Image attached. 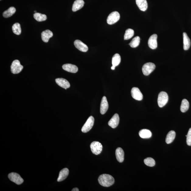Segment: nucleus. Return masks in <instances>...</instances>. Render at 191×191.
<instances>
[{
	"label": "nucleus",
	"instance_id": "obj_1",
	"mask_svg": "<svg viewBox=\"0 0 191 191\" xmlns=\"http://www.w3.org/2000/svg\"><path fill=\"white\" fill-rule=\"evenodd\" d=\"M99 183L104 187H109L114 183V178L108 174H103L99 176L98 179Z\"/></svg>",
	"mask_w": 191,
	"mask_h": 191
},
{
	"label": "nucleus",
	"instance_id": "obj_2",
	"mask_svg": "<svg viewBox=\"0 0 191 191\" xmlns=\"http://www.w3.org/2000/svg\"><path fill=\"white\" fill-rule=\"evenodd\" d=\"M168 97L167 93L162 92H160L158 95V105L160 108H162L165 105L168 101Z\"/></svg>",
	"mask_w": 191,
	"mask_h": 191
},
{
	"label": "nucleus",
	"instance_id": "obj_3",
	"mask_svg": "<svg viewBox=\"0 0 191 191\" xmlns=\"http://www.w3.org/2000/svg\"><path fill=\"white\" fill-rule=\"evenodd\" d=\"M91 151L96 155H99L102 150L103 147L99 142L94 141L90 144Z\"/></svg>",
	"mask_w": 191,
	"mask_h": 191
},
{
	"label": "nucleus",
	"instance_id": "obj_4",
	"mask_svg": "<svg viewBox=\"0 0 191 191\" xmlns=\"http://www.w3.org/2000/svg\"><path fill=\"white\" fill-rule=\"evenodd\" d=\"M95 119L94 117L91 116L89 117L86 122L85 123L82 129V131L83 133H86L90 131L92 129L94 123Z\"/></svg>",
	"mask_w": 191,
	"mask_h": 191
},
{
	"label": "nucleus",
	"instance_id": "obj_5",
	"mask_svg": "<svg viewBox=\"0 0 191 191\" xmlns=\"http://www.w3.org/2000/svg\"><path fill=\"white\" fill-rule=\"evenodd\" d=\"M155 65L153 63L149 62L143 65L142 68V72L145 75H148L155 70Z\"/></svg>",
	"mask_w": 191,
	"mask_h": 191
},
{
	"label": "nucleus",
	"instance_id": "obj_6",
	"mask_svg": "<svg viewBox=\"0 0 191 191\" xmlns=\"http://www.w3.org/2000/svg\"><path fill=\"white\" fill-rule=\"evenodd\" d=\"M23 68V66L20 64L18 60H15L12 62L11 66V70L14 74H16L21 72Z\"/></svg>",
	"mask_w": 191,
	"mask_h": 191
},
{
	"label": "nucleus",
	"instance_id": "obj_7",
	"mask_svg": "<svg viewBox=\"0 0 191 191\" xmlns=\"http://www.w3.org/2000/svg\"><path fill=\"white\" fill-rule=\"evenodd\" d=\"M120 15L117 12H114L110 13L107 19V23L109 25H113L116 23L120 19Z\"/></svg>",
	"mask_w": 191,
	"mask_h": 191
},
{
	"label": "nucleus",
	"instance_id": "obj_8",
	"mask_svg": "<svg viewBox=\"0 0 191 191\" xmlns=\"http://www.w3.org/2000/svg\"><path fill=\"white\" fill-rule=\"evenodd\" d=\"M9 179L11 181L14 182L17 185H20L23 182V180L20 175L17 173L15 172L10 173L8 176Z\"/></svg>",
	"mask_w": 191,
	"mask_h": 191
},
{
	"label": "nucleus",
	"instance_id": "obj_9",
	"mask_svg": "<svg viewBox=\"0 0 191 191\" xmlns=\"http://www.w3.org/2000/svg\"><path fill=\"white\" fill-rule=\"evenodd\" d=\"M132 96L134 99L138 101H141L143 98V95L139 89L137 88H132L131 91Z\"/></svg>",
	"mask_w": 191,
	"mask_h": 191
},
{
	"label": "nucleus",
	"instance_id": "obj_10",
	"mask_svg": "<svg viewBox=\"0 0 191 191\" xmlns=\"http://www.w3.org/2000/svg\"><path fill=\"white\" fill-rule=\"evenodd\" d=\"M157 35L154 34L150 36L148 41V45L149 47L152 49H155L158 47Z\"/></svg>",
	"mask_w": 191,
	"mask_h": 191
},
{
	"label": "nucleus",
	"instance_id": "obj_11",
	"mask_svg": "<svg viewBox=\"0 0 191 191\" xmlns=\"http://www.w3.org/2000/svg\"><path fill=\"white\" fill-rule=\"evenodd\" d=\"M119 123V117L118 114H115L108 122V124L113 129L116 128Z\"/></svg>",
	"mask_w": 191,
	"mask_h": 191
},
{
	"label": "nucleus",
	"instance_id": "obj_12",
	"mask_svg": "<svg viewBox=\"0 0 191 191\" xmlns=\"http://www.w3.org/2000/svg\"><path fill=\"white\" fill-rule=\"evenodd\" d=\"M74 45L75 47L81 51L86 52L88 51V46L81 41L79 40H75L74 42Z\"/></svg>",
	"mask_w": 191,
	"mask_h": 191
},
{
	"label": "nucleus",
	"instance_id": "obj_13",
	"mask_svg": "<svg viewBox=\"0 0 191 191\" xmlns=\"http://www.w3.org/2000/svg\"><path fill=\"white\" fill-rule=\"evenodd\" d=\"M108 107H109V106H108L107 98L106 96H103L102 99L101 103V113L102 114H105L107 112Z\"/></svg>",
	"mask_w": 191,
	"mask_h": 191
},
{
	"label": "nucleus",
	"instance_id": "obj_14",
	"mask_svg": "<svg viewBox=\"0 0 191 191\" xmlns=\"http://www.w3.org/2000/svg\"><path fill=\"white\" fill-rule=\"evenodd\" d=\"M62 68L64 70L72 73H77L78 70L76 66L71 64H64L63 65Z\"/></svg>",
	"mask_w": 191,
	"mask_h": 191
},
{
	"label": "nucleus",
	"instance_id": "obj_15",
	"mask_svg": "<svg viewBox=\"0 0 191 191\" xmlns=\"http://www.w3.org/2000/svg\"><path fill=\"white\" fill-rule=\"evenodd\" d=\"M55 81L56 83L58 85L65 89H67L70 87V83L67 80L64 79L60 78L56 79Z\"/></svg>",
	"mask_w": 191,
	"mask_h": 191
},
{
	"label": "nucleus",
	"instance_id": "obj_16",
	"mask_svg": "<svg viewBox=\"0 0 191 191\" xmlns=\"http://www.w3.org/2000/svg\"><path fill=\"white\" fill-rule=\"evenodd\" d=\"M53 32L48 30L43 32L41 34L42 40L45 43L48 42L50 38L53 37Z\"/></svg>",
	"mask_w": 191,
	"mask_h": 191
},
{
	"label": "nucleus",
	"instance_id": "obj_17",
	"mask_svg": "<svg viewBox=\"0 0 191 191\" xmlns=\"http://www.w3.org/2000/svg\"><path fill=\"white\" fill-rule=\"evenodd\" d=\"M116 155L117 160L119 162H122L124 159V152L121 148H118L116 150Z\"/></svg>",
	"mask_w": 191,
	"mask_h": 191
},
{
	"label": "nucleus",
	"instance_id": "obj_18",
	"mask_svg": "<svg viewBox=\"0 0 191 191\" xmlns=\"http://www.w3.org/2000/svg\"><path fill=\"white\" fill-rule=\"evenodd\" d=\"M84 2L83 0H76L73 4L72 10L73 12H75L81 9L83 7Z\"/></svg>",
	"mask_w": 191,
	"mask_h": 191
},
{
	"label": "nucleus",
	"instance_id": "obj_19",
	"mask_svg": "<svg viewBox=\"0 0 191 191\" xmlns=\"http://www.w3.org/2000/svg\"><path fill=\"white\" fill-rule=\"evenodd\" d=\"M69 171L68 168L63 169L60 171L59 176L58 178V182H61L66 179L69 175Z\"/></svg>",
	"mask_w": 191,
	"mask_h": 191
},
{
	"label": "nucleus",
	"instance_id": "obj_20",
	"mask_svg": "<svg viewBox=\"0 0 191 191\" xmlns=\"http://www.w3.org/2000/svg\"><path fill=\"white\" fill-rule=\"evenodd\" d=\"M137 5L139 9L144 12L148 8V4L146 0H136Z\"/></svg>",
	"mask_w": 191,
	"mask_h": 191
},
{
	"label": "nucleus",
	"instance_id": "obj_21",
	"mask_svg": "<svg viewBox=\"0 0 191 191\" xmlns=\"http://www.w3.org/2000/svg\"><path fill=\"white\" fill-rule=\"evenodd\" d=\"M183 49L185 50H187L190 46V39L188 36L187 34L185 32L183 33Z\"/></svg>",
	"mask_w": 191,
	"mask_h": 191
},
{
	"label": "nucleus",
	"instance_id": "obj_22",
	"mask_svg": "<svg viewBox=\"0 0 191 191\" xmlns=\"http://www.w3.org/2000/svg\"><path fill=\"white\" fill-rule=\"evenodd\" d=\"M139 134L141 138L144 139L150 138L152 133L150 130L147 129H142L140 130Z\"/></svg>",
	"mask_w": 191,
	"mask_h": 191
},
{
	"label": "nucleus",
	"instance_id": "obj_23",
	"mask_svg": "<svg viewBox=\"0 0 191 191\" xmlns=\"http://www.w3.org/2000/svg\"><path fill=\"white\" fill-rule=\"evenodd\" d=\"M175 137V132L174 131L169 132L167 134L166 139V142L167 144H170L173 142Z\"/></svg>",
	"mask_w": 191,
	"mask_h": 191
},
{
	"label": "nucleus",
	"instance_id": "obj_24",
	"mask_svg": "<svg viewBox=\"0 0 191 191\" xmlns=\"http://www.w3.org/2000/svg\"><path fill=\"white\" fill-rule=\"evenodd\" d=\"M16 12V8L14 7H11L3 12V16L5 18H8L12 16Z\"/></svg>",
	"mask_w": 191,
	"mask_h": 191
},
{
	"label": "nucleus",
	"instance_id": "obj_25",
	"mask_svg": "<svg viewBox=\"0 0 191 191\" xmlns=\"http://www.w3.org/2000/svg\"><path fill=\"white\" fill-rule=\"evenodd\" d=\"M189 107V104L187 100L184 99L182 100L181 106V111L183 113H185L187 111Z\"/></svg>",
	"mask_w": 191,
	"mask_h": 191
},
{
	"label": "nucleus",
	"instance_id": "obj_26",
	"mask_svg": "<svg viewBox=\"0 0 191 191\" xmlns=\"http://www.w3.org/2000/svg\"><path fill=\"white\" fill-rule=\"evenodd\" d=\"M121 57L118 54H115L112 59V66L116 67L118 66L121 62Z\"/></svg>",
	"mask_w": 191,
	"mask_h": 191
},
{
	"label": "nucleus",
	"instance_id": "obj_27",
	"mask_svg": "<svg viewBox=\"0 0 191 191\" xmlns=\"http://www.w3.org/2000/svg\"><path fill=\"white\" fill-rule=\"evenodd\" d=\"M34 17L35 19L38 22H42L47 20V16L45 14H43L40 13H35L34 14Z\"/></svg>",
	"mask_w": 191,
	"mask_h": 191
},
{
	"label": "nucleus",
	"instance_id": "obj_28",
	"mask_svg": "<svg viewBox=\"0 0 191 191\" xmlns=\"http://www.w3.org/2000/svg\"><path fill=\"white\" fill-rule=\"evenodd\" d=\"M140 38L139 36H137L134 37L129 43L130 46L132 48H135L137 47L139 45Z\"/></svg>",
	"mask_w": 191,
	"mask_h": 191
},
{
	"label": "nucleus",
	"instance_id": "obj_29",
	"mask_svg": "<svg viewBox=\"0 0 191 191\" xmlns=\"http://www.w3.org/2000/svg\"><path fill=\"white\" fill-rule=\"evenodd\" d=\"M12 31L15 34L19 35L21 33L20 25L18 23H15L12 27Z\"/></svg>",
	"mask_w": 191,
	"mask_h": 191
},
{
	"label": "nucleus",
	"instance_id": "obj_30",
	"mask_svg": "<svg viewBox=\"0 0 191 191\" xmlns=\"http://www.w3.org/2000/svg\"><path fill=\"white\" fill-rule=\"evenodd\" d=\"M134 31L131 29H128L125 31L124 36V40H128L132 38L134 35Z\"/></svg>",
	"mask_w": 191,
	"mask_h": 191
},
{
	"label": "nucleus",
	"instance_id": "obj_31",
	"mask_svg": "<svg viewBox=\"0 0 191 191\" xmlns=\"http://www.w3.org/2000/svg\"><path fill=\"white\" fill-rule=\"evenodd\" d=\"M144 164L150 167H153L155 166V160L151 158H148L144 161Z\"/></svg>",
	"mask_w": 191,
	"mask_h": 191
},
{
	"label": "nucleus",
	"instance_id": "obj_32",
	"mask_svg": "<svg viewBox=\"0 0 191 191\" xmlns=\"http://www.w3.org/2000/svg\"><path fill=\"white\" fill-rule=\"evenodd\" d=\"M186 143L189 146H191V128L189 130L186 136Z\"/></svg>",
	"mask_w": 191,
	"mask_h": 191
},
{
	"label": "nucleus",
	"instance_id": "obj_33",
	"mask_svg": "<svg viewBox=\"0 0 191 191\" xmlns=\"http://www.w3.org/2000/svg\"><path fill=\"white\" fill-rule=\"evenodd\" d=\"M72 191H79V190L77 188H73V189L71 190Z\"/></svg>",
	"mask_w": 191,
	"mask_h": 191
},
{
	"label": "nucleus",
	"instance_id": "obj_34",
	"mask_svg": "<svg viewBox=\"0 0 191 191\" xmlns=\"http://www.w3.org/2000/svg\"><path fill=\"white\" fill-rule=\"evenodd\" d=\"M115 67H116L113 66H112L111 67V69H112V70H114L115 69Z\"/></svg>",
	"mask_w": 191,
	"mask_h": 191
},
{
	"label": "nucleus",
	"instance_id": "obj_35",
	"mask_svg": "<svg viewBox=\"0 0 191 191\" xmlns=\"http://www.w3.org/2000/svg\"><path fill=\"white\" fill-rule=\"evenodd\" d=\"M35 12L36 13V11H35L34 12Z\"/></svg>",
	"mask_w": 191,
	"mask_h": 191
},
{
	"label": "nucleus",
	"instance_id": "obj_36",
	"mask_svg": "<svg viewBox=\"0 0 191 191\" xmlns=\"http://www.w3.org/2000/svg\"></svg>",
	"mask_w": 191,
	"mask_h": 191
}]
</instances>
